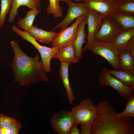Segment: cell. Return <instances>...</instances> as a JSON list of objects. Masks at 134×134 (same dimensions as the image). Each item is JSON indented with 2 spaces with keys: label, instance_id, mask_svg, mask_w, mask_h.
<instances>
[{
  "label": "cell",
  "instance_id": "6da1fadb",
  "mask_svg": "<svg viewBox=\"0 0 134 134\" xmlns=\"http://www.w3.org/2000/svg\"><path fill=\"white\" fill-rule=\"evenodd\" d=\"M14 52V57L10 66L15 81L21 85L48 81L42 61L38 54L32 57L24 52L16 41L10 42Z\"/></svg>",
  "mask_w": 134,
  "mask_h": 134
},
{
  "label": "cell",
  "instance_id": "7a4b0ae2",
  "mask_svg": "<svg viewBox=\"0 0 134 134\" xmlns=\"http://www.w3.org/2000/svg\"><path fill=\"white\" fill-rule=\"evenodd\" d=\"M97 116L92 125L91 134H134L133 118L118 115L105 100L98 103Z\"/></svg>",
  "mask_w": 134,
  "mask_h": 134
},
{
  "label": "cell",
  "instance_id": "3957f363",
  "mask_svg": "<svg viewBox=\"0 0 134 134\" xmlns=\"http://www.w3.org/2000/svg\"><path fill=\"white\" fill-rule=\"evenodd\" d=\"M71 111L75 123L78 125H92L97 116L98 107L91 100L88 98L72 107Z\"/></svg>",
  "mask_w": 134,
  "mask_h": 134
},
{
  "label": "cell",
  "instance_id": "277c9868",
  "mask_svg": "<svg viewBox=\"0 0 134 134\" xmlns=\"http://www.w3.org/2000/svg\"><path fill=\"white\" fill-rule=\"evenodd\" d=\"M12 29L13 31L20 36L23 39L27 40L34 46L40 55L41 61L46 72H50L51 70V60L59 49L41 45L30 35L28 32L21 30L14 25L12 26Z\"/></svg>",
  "mask_w": 134,
  "mask_h": 134
},
{
  "label": "cell",
  "instance_id": "5b68a950",
  "mask_svg": "<svg viewBox=\"0 0 134 134\" xmlns=\"http://www.w3.org/2000/svg\"><path fill=\"white\" fill-rule=\"evenodd\" d=\"M88 50L104 58L114 69L119 68L118 62L119 52L111 42L95 40Z\"/></svg>",
  "mask_w": 134,
  "mask_h": 134
},
{
  "label": "cell",
  "instance_id": "8992f818",
  "mask_svg": "<svg viewBox=\"0 0 134 134\" xmlns=\"http://www.w3.org/2000/svg\"><path fill=\"white\" fill-rule=\"evenodd\" d=\"M104 67L99 76V82L101 86L111 87L117 91L124 100H128L134 97V87L126 85L106 70Z\"/></svg>",
  "mask_w": 134,
  "mask_h": 134
},
{
  "label": "cell",
  "instance_id": "52a82bcc",
  "mask_svg": "<svg viewBox=\"0 0 134 134\" xmlns=\"http://www.w3.org/2000/svg\"><path fill=\"white\" fill-rule=\"evenodd\" d=\"M86 15L77 18L71 26L57 33L52 42V47L59 49L72 44L77 36L79 25Z\"/></svg>",
  "mask_w": 134,
  "mask_h": 134
},
{
  "label": "cell",
  "instance_id": "ba28073f",
  "mask_svg": "<svg viewBox=\"0 0 134 134\" xmlns=\"http://www.w3.org/2000/svg\"><path fill=\"white\" fill-rule=\"evenodd\" d=\"M123 30L122 27L112 16H106L103 18L99 30L95 36L94 39L111 42L118 34Z\"/></svg>",
  "mask_w": 134,
  "mask_h": 134
},
{
  "label": "cell",
  "instance_id": "9c48e42d",
  "mask_svg": "<svg viewBox=\"0 0 134 134\" xmlns=\"http://www.w3.org/2000/svg\"><path fill=\"white\" fill-rule=\"evenodd\" d=\"M50 122L54 131L59 134H69L75 123L71 111L63 110L54 114Z\"/></svg>",
  "mask_w": 134,
  "mask_h": 134
},
{
  "label": "cell",
  "instance_id": "30bf717a",
  "mask_svg": "<svg viewBox=\"0 0 134 134\" xmlns=\"http://www.w3.org/2000/svg\"><path fill=\"white\" fill-rule=\"evenodd\" d=\"M67 3L68 6V9L66 16L62 21L54 28L52 31L58 28L62 30L68 27L75 19L87 14L89 10L84 2L78 3L71 1Z\"/></svg>",
  "mask_w": 134,
  "mask_h": 134
},
{
  "label": "cell",
  "instance_id": "8fae6325",
  "mask_svg": "<svg viewBox=\"0 0 134 134\" xmlns=\"http://www.w3.org/2000/svg\"><path fill=\"white\" fill-rule=\"evenodd\" d=\"M89 9L86 15L88 31L86 38L88 41L86 45L83 48V52L88 50L89 46L94 42L95 36L99 30L104 17L101 13L94 10Z\"/></svg>",
  "mask_w": 134,
  "mask_h": 134
},
{
  "label": "cell",
  "instance_id": "7c38bea8",
  "mask_svg": "<svg viewBox=\"0 0 134 134\" xmlns=\"http://www.w3.org/2000/svg\"><path fill=\"white\" fill-rule=\"evenodd\" d=\"M89 9L95 10L104 16H112L116 11L117 0H84Z\"/></svg>",
  "mask_w": 134,
  "mask_h": 134
},
{
  "label": "cell",
  "instance_id": "4fadbf2b",
  "mask_svg": "<svg viewBox=\"0 0 134 134\" xmlns=\"http://www.w3.org/2000/svg\"><path fill=\"white\" fill-rule=\"evenodd\" d=\"M118 62L119 68L134 72V37L130 41L125 51L119 52Z\"/></svg>",
  "mask_w": 134,
  "mask_h": 134
},
{
  "label": "cell",
  "instance_id": "5bb4252c",
  "mask_svg": "<svg viewBox=\"0 0 134 134\" xmlns=\"http://www.w3.org/2000/svg\"><path fill=\"white\" fill-rule=\"evenodd\" d=\"M86 15L80 23L77 36L72 43L75 49L76 57L78 60L82 57L83 52V45L86 42L85 38L87 36L85 28L86 24Z\"/></svg>",
  "mask_w": 134,
  "mask_h": 134
},
{
  "label": "cell",
  "instance_id": "9a60e30c",
  "mask_svg": "<svg viewBox=\"0 0 134 134\" xmlns=\"http://www.w3.org/2000/svg\"><path fill=\"white\" fill-rule=\"evenodd\" d=\"M41 0H13L11 4L8 22L12 23L14 21L15 17L18 15L17 10L20 6H25L30 9H39Z\"/></svg>",
  "mask_w": 134,
  "mask_h": 134
},
{
  "label": "cell",
  "instance_id": "2e32d148",
  "mask_svg": "<svg viewBox=\"0 0 134 134\" xmlns=\"http://www.w3.org/2000/svg\"><path fill=\"white\" fill-rule=\"evenodd\" d=\"M134 37V28L122 31L113 39L111 42L117 50L121 52L125 51L130 40Z\"/></svg>",
  "mask_w": 134,
  "mask_h": 134
},
{
  "label": "cell",
  "instance_id": "e0dca14e",
  "mask_svg": "<svg viewBox=\"0 0 134 134\" xmlns=\"http://www.w3.org/2000/svg\"><path fill=\"white\" fill-rule=\"evenodd\" d=\"M52 58L58 59L61 62H66L69 64L78 63L74 48L72 44L58 50Z\"/></svg>",
  "mask_w": 134,
  "mask_h": 134
},
{
  "label": "cell",
  "instance_id": "ac0fdd59",
  "mask_svg": "<svg viewBox=\"0 0 134 134\" xmlns=\"http://www.w3.org/2000/svg\"><path fill=\"white\" fill-rule=\"evenodd\" d=\"M28 32L36 40L45 44L52 42L57 33L56 31H47L35 26H33Z\"/></svg>",
  "mask_w": 134,
  "mask_h": 134
},
{
  "label": "cell",
  "instance_id": "d6986e66",
  "mask_svg": "<svg viewBox=\"0 0 134 134\" xmlns=\"http://www.w3.org/2000/svg\"><path fill=\"white\" fill-rule=\"evenodd\" d=\"M69 64L66 62L61 63L59 74L67 94L69 104H72L74 100L73 91L70 84L68 78V67Z\"/></svg>",
  "mask_w": 134,
  "mask_h": 134
},
{
  "label": "cell",
  "instance_id": "ffe728a7",
  "mask_svg": "<svg viewBox=\"0 0 134 134\" xmlns=\"http://www.w3.org/2000/svg\"><path fill=\"white\" fill-rule=\"evenodd\" d=\"M112 16L122 27L123 30L127 31L134 28V14L116 11Z\"/></svg>",
  "mask_w": 134,
  "mask_h": 134
},
{
  "label": "cell",
  "instance_id": "44dd1931",
  "mask_svg": "<svg viewBox=\"0 0 134 134\" xmlns=\"http://www.w3.org/2000/svg\"><path fill=\"white\" fill-rule=\"evenodd\" d=\"M106 70L125 85L134 87V72L120 68L111 70L106 68Z\"/></svg>",
  "mask_w": 134,
  "mask_h": 134
},
{
  "label": "cell",
  "instance_id": "7402d4cb",
  "mask_svg": "<svg viewBox=\"0 0 134 134\" xmlns=\"http://www.w3.org/2000/svg\"><path fill=\"white\" fill-rule=\"evenodd\" d=\"M41 11L40 10L31 9L27 11L26 17L20 18L17 24L18 27L24 31L28 32L33 26V22L36 16Z\"/></svg>",
  "mask_w": 134,
  "mask_h": 134
},
{
  "label": "cell",
  "instance_id": "603a6c76",
  "mask_svg": "<svg viewBox=\"0 0 134 134\" xmlns=\"http://www.w3.org/2000/svg\"><path fill=\"white\" fill-rule=\"evenodd\" d=\"M49 4L47 8V13L52 14L55 18L62 17L63 9L59 4V0H49Z\"/></svg>",
  "mask_w": 134,
  "mask_h": 134
},
{
  "label": "cell",
  "instance_id": "cb8c5ba5",
  "mask_svg": "<svg viewBox=\"0 0 134 134\" xmlns=\"http://www.w3.org/2000/svg\"><path fill=\"white\" fill-rule=\"evenodd\" d=\"M13 0H1L0 10V29L2 28L5 23L6 16L11 9Z\"/></svg>",
  "mask_w": 134,
  "mask_h": 134
},
{
  "label": "cell",
  "instance_id": "d4e9b609",
  "mask_svg": "<svg viewBox=\"0 0 134 134\" xmlns=\"http://www.w3.org/2000/svg\"><path fill=\"white\" fill-rule=\"evenodd\" d=\"M116 11L134 14V0H117Z\"/></svg>",
  "mask_w": 134,
  "mask_h": 134
},
{
  "label": "cell",
  "instance_id": "484cf974",
  "mask_svg": "<svg viewBox=\"0 0 134 134\" xmlns=\"http://www.w3.org/2000/svg\"><path fill=\"white\" fill-rule=\"evenodd\" d=\"M125 108L122 112L118 113V115L124 117H134V97L128 100Z\"/></svg>",
  "mask_w": 134,
  "mask_h": 134
},
{
  "label": "cell",
  "instance_id": "4316f807",
  "mask_svg": "<svg viewBox=\"0 0 134 134\" xmlns=\"http://www.w3.org/2000/svg\"><path fill=\"white\" fill-rule=\"evenodd\" d=\"M22 126L20 123L17 121L8 128H1L2 134H18Z\"/></svg>",
  "mask_w": 134,
  "mask_h": 134
},
{
  "label": "cell",
  "instance_id": "83f0119b",
  "mask_svg": "<svg viewBox=\"0 0 134 134\" xmlns=\"http://www.w3.org/2000/svg\"><path fill=\"white\" fill-rule=\"evenodd\" d=\"M17 121L16 119L13 117H8L2 114H0V128H8Z\"/></svg>",
  "mask_w": 134,
  "mask_h": 134
},
{
  "label": "cell",
  "instance_id": "f1b7e54d",
  "mask_svg": "<svg viewBox=\"0 0 134 134\" xmlns=\"http://www.w3.org/2000/svg\"><path fill=\"white\" fill-rule=\"evenodd\" d=\"M81 130L80 134H91L92 125H81Z\"/></svg>",
  "mask_w": 134,
  "mask_h": 134
},
{
  "label": "cell",
  "instance_id": "f546056e",
  "mask_svg": "<svg viewBox=\"0 0 134 134\" xmlns=\"http://www.w3.org/2000/svg\"><path fill=\"white\" fill-rule=\"evenodd\" d=\"M78 125L76 123L74 124L71 129L69 134H80V131L77 127Z\"/></svg>",
  "mask_w": 134,
  "mask_h": 134
},
{
  "label": "cell",
  "instance_id": "4dcf8cb0",
  "mask_svg": "<svg viewBox=\"0 0 134 134\" xmlns=\"http://www.w3.org/2000/svg\"><path fill=\"white\" fill-rule=\"evenodd\" d=\"M59 0V1H63L66 3H67L68 2L70 1H72V0L75 1L77 3H78L81 1H83V2L84 0Z\"/></svg>",
  "mask_w": 134,
  "mask_h": 134
},
{
  "label": "cell",
  "instance_id": "1f68e13d",
  "mask_svg": "<svg viewBox=\"0 0 134 134\" xmlns=\"http://www.w3.org/2000/svg\"></svg>",
  "mask_w": 134,
  "mask_h": 134
},
{
  "label": "cell",
  "instance_id": "d6a6232c",
  "mask_svg": "<svg viewBox=\"0 0 134 134\" xmlns=\"http://www.w3.org/2000/svg\"></svg>",
  "mask_w": 134,
  "mask_h": 134
}]
</instances>
